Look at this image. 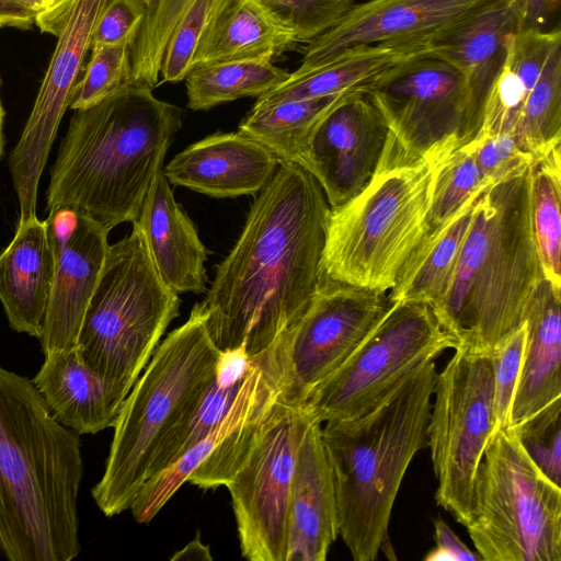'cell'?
Listing matches in <instances>:
<instances>
[{
	"instance_id": "cell-1",
	"label": "cell",
	"mask_w": 561,
	"mask_h": 561,
	"mask_svg": "<svg viewBox=\"0 0 561 561\" xmlns=\"http://www.w3.org/2000/svg\"><path fill=\"white\" fill-rule=\"evenodd\" d=\"M330 210L308 171L279 164L201 302L220 352L260 355L298 322L320 285Z\"/></svg>"
},
{
	"instance_id": "cell-2",
	"label": "cell",
	"mask_w": 561,
	"mask_h": 561,
	"mask_svg": "<svg viewBox=\"0 0 561 561\" xmlns=\"http://www.w3.org/2000/svg\"><path fill=\"white\" fill-rule=\"evenodd\" d=\"M80 435L28 379L0 365V552L10 561L79 556Z\"/></svg>"
},
{
	"instance_id": "cell-3",
	"label": "cell",
	"mask_w": 561,
	"mask_h": 561,
	"mask_svg": "<svg viewBox=\"0 0 561 561\" xmlns=\"http://www.w3.org/2000/svg\"><path fill=\"white\" fill-rule=\"evenodd\" d=\"M184 116L139 83L75 110L50 170L47 211L73 208L108 231L137 220Z\"/></svg>"
},
{
	"instance_id": "cell-4",
	"label": "cell",
	"mask_w": 561,
	"mask_h": 561,
	"mask_svg": "<svg viewBox=\"0 0 561 561\" xmlns=\"http://www.w3.org/2000/svg\"><path fill=\"white\" fill-rule=\"evenodd\" d=\"M437 373L435 359H428L366 412L327 421L321 428L337 534L355 561H373L380 550L394 554L391 512L410 462L427 446Z\"/></svg>"
},
{
	"instance_id": "cell-5",
	"label": "cell",
	"mask_w": 561,
	"mask_h": 561,
	"mask_svg": "<svg viewBox=\"0 0 561 561\" xmlns=\"http://www.w3.org/2000/svg\"><path fill=\"white\" fill-rule=\"evenodd\" d=\"M530 165L478 197L443 300L432 309L457 347L489 354L524 322L543 277L530 210ZM455 348V350H456Z\"/></svg>"
},
{
	"instance_id": "cell-6",
	"label": "cell",
	"mask_w": 561,
	"mask_h": 561,
	"mask_svg": "<svg viewBox=\"0 0 561 561\" xmlns=\"http://www.w3.org/2000/svg\"><path fill=\"white\" fill-rule=\"evenodd\" d=\"M221 352L199 304L157 346L115 422L105 469L91 490L106 517L130 508L168 432L194 408L214 379Z\"/></svg>"
},
{
	"instance_id": "cell-7",
	"label": "cell",
	"mask_w": 561,
	"mask_h": 561,
	"mask_svg": "<svg viewBox=\"0 0 561 561\" xmlns=\"http://www.w3.org/2000/svg\"><path fill=\"white\" fill-rule=\"evenodd\" d=\"M450 153L409 164L380 157L364 190L330 210L320 279L391 290L425 232L437 170Z\"/></svg>"
},
{
	"instance_id": "cell-8",
	"label": "cell",
	"mask_w": 561,
	"mask_h": 561,
	"mask_svg": "<svg viewBox=\"0 0 561 561\" xmlns=\"http://www.w3.org/2000/svg\"><path fill=\"white\" fill-rule=\"evenodd\" d=\"M110 244L76 348L82 362L129 390L150 360L181 299L159 275L137 220Z\"/></svg>"
},
{
	"instance_id": "cell-9",
	"label": "cell",
	"mask_w": 561,
	"mask_h": 561,
	"mask_svg": "<svg viewBox=\"0 0 561 561\" xmlns=\"http://www.w3.org/2000/svg\"><path fill=\"white\" fill-rule=\"evenodd\" d=\"M484 561H561V486L530 459L513 427L493 432L466 526Z\"/></svg>"
},
{
	"instance_id": "cell-10",
	"label": "cell",
	"mask_w": 561,
	"mask_h": 561,
	"mask_svg": "<svg viewBox=\"0 0 561 561\" xmlns=\"http://www.w3.org/2000/svg\"><path fill=\"white\" fill-rule=\"evenodd\" d=\"M456 347L457 340L440 325L430 305L391 302L348 358L304 404L320 423L356 416L421 364Z\"/></svg>"
},
{
	"instance_id": "cell-11",
	"label": "cell",
	"mask_w": 561,
	"mask_h": 561,
	"mask_svg": "<svg viewBox=\"0 0 561 561\" xmlns=\"http://www.w3.org/2000/svg\"><path fill=\"white\" fill-rule=\"evenodd\" d=\"M493 397L490 355L456 348L437 373L427 446L438 481L435 500L465 527L476 474L495 431Z\"/></svg>"
},
{
	"instance_id": "cell-12",
	"label": "cell",
	"mask_w": 561,
	"mask_h": 561,
	"mask_svg": "<svg viewBox=\"0 0 561 561\" xmlns=\"http://www.w3.org/2000/svg\"><path fill=\"white\" fill-rule=\"evenodd\" d=\"M311 420L304 403L278 400L257 442L226 485L241 554L250 561L286 560L291 479Z\"/></svg>"
},
{
	"instance_id": "cell-13",
	"label": "cell",
	"mask_w": 561,
	"mask_h": 561,
	"mask_svg": "<svg viewBox=\"0 0 561 561\" xmlns=\"http://www.w3.org/2000/svg\"><path fill=\"white\" fill-rule=\"evenodd\" d=\"M365 92L389 129L386 160L409 164L458 149L468 94L462 76L446 60L432 54L416 58Z\"/></svg>"
},
{
	"instance_id": "cell-14",
	"label": "cell",
	"mask_w": 561,
	"mask_h": 561,
	"mask_svg": "<svg viewBox=\"0 0 561 561\" xmlns=\"http://www.w3.org/2000/svg\"><path fill=\"white\" fill-rule=\"evenodd\" d=\"M390 306L388 293L320 279L305 313L273 345L280 366L278 400L302 404L348 358Z\"/></svg>"
},
{
	"instance_id": "cell-15",
	"label": "cell",
	"mask_w": 561,
	"mask_h": 561,
	"mask_svg": "<svg viewBox=\"0 0 561 561\" xmlns=\"http://www.w3.org/2000/svg\"><path fill=\"white\" fill-rule=\"evenodd\" d=\"M110 0H77L60 34L21 137L9 157L19 220L36 216L38 184L69 108L99 18Z\"/></svg>"
},
{
	"instance_id": "cell-16",
	"label": "cell",
	"mask_w": 561,
	"mask_h": 561,
	"mask_svg": "<svg viewBox=\"0 0 561 561\" xmlns=\"http://www.w3.org/2000/svg\"><path fill=\"white\" fill-rule=\"evenodd\" d=\"M46 224L55 268L39 339L44 354L76 346L110 245V231L80 210L50 209Z\"/></svg>"
},
{
	"instance_id": "cell-17",
	"label": "cell",
	"mask_w": 561,
	"mask_h": 561,
	"mask_svg": "<svg viewBox=\"0 0 561 561\" xmlns=\"http://www.w3.org/2000/svg\"><path fill=\"white\" fill-rule=\"evenodd\" d=\"M388 135L382 115L365 91L346 93L318 124L304 169L319 182L331 209L369 183Z\"/></svg>"
},
{
	"instance_id": "cell-18",
	"label": "cell",
	"mask_w": 561,
	"mask_h": 561,
	"mask_svg": "<svg viewBox=\"0 0 561 561\" xmlns=\"http://www.w3.org/2000/svg\"><path fill=\"white\" fill-rule=\"evenodd\" d=\"M491 0H368L355 3L331 28L308 43L300 66L316 68L344 50L396 41L431 39Z\"/></svg>"
},
{
	"instance_id": "cell-19",
	"label": "cell",
	"mask_w": 561,
	"mask_h": 561,
	"mask_svg": "<svg viewBox=\"0 0 561 561\" xmlns=\"http://www.w3.org/2000/svg\"><path fill=\"white\" fill-rule=\"evenodd\" d=\"M522 30L507 0H491L432 41L433 54L462 76L468 106L459 147L474 139L489 91L503 65L511 36Z\"/></svg>"
},
{
	"instance_id": "cell-20",
	"label": "cell",
	"mask_w": 561,
	"mask_h": 561,
	"mask_svg": "<svg viewBox=\"0 0 561 561\" xmlns=\"http://www.w3.org/2000/svg\"><path fill=\"white\" fill-rule=\"evenodd\" d=\"M279 164L270 150L249 136L216 133L178 153L162 172L173 185L227 198L259 194Z\"/></svg>"
},
{
	"instance_id": "cell-21",
	"label": "cell",
	"mask_w": 561,
	"mask_h": 561,
	"mask_svg": "<svg viewBox=\"0 0 561 561\" xmlns=\"http://www.w3.org/2000/svg\"><path fill=\"white\" fill-rule=\"evenodd\" d=\"M312 419L304 434L291 479L285 561H324L337 537L332 471Z\"/></svg>"
},
{
	"instance_id": "cell-22",
	"label": "cell",
	"mask_w": 561,
	"mask_h": 561,
	"mask_svg": "<svg viewBox=\"0 0 561 561\" xmlns=\"http://www.w3.org/2000/svg\"><path fill=\"white\" fill-rule=\"evenodd\" d=\"M44 356L32 381L54 417L78 435L113 427L130 390L87 366L76 346Z\"/></svg>"
},
{
	"instance_id": "cell-23",
	"label": "cell",
	"mask_w": 561,
	"mask_h": 561,
	"mask_svg": "<svg viewBox=\"0 0 561 561\" xmlns=\"http://www.w3.org/2000/svg\"><path fill=\"white\" fill-rule=\"evenodd\" d=\"M431 54V39L355 46L316 68L289 73L284 82L259 96L253 107L366 91L402 65Z\"/></svg>"
},
{
	"instance_id": "cell-24",
	"label": "cell",
	"mask_w": 561,
	"mask_h": 561,
	"mask_svg": "<svg viewBox=\"0 0 561 561\" xmlns=\"http://www.w3.org/2000/svg\"><path fill=\"white\" fill-rule=\"evenodd\" d=\"M137 222L163 282L178 294L206 293L207 250L162 170L149 188Z\"/></svg>"
},
{
	"instance_id": "cell-25",
	"label": "cell",
	"mask_w": 561,
	"mask_h": 561,
	"mask_svg": "<svg viewBox=\"0 0 561 561\" xmlns=\"http://www.w3.org/2000/svg\"><path fill=\"white\" fill-rule=\"evenodd\" d=\"M55 268L46 220L18 221L0 253V301L10 328L41 339Z\"/></svg>"
},
{
	"instance_id": "cell-26",
	"label": "cell",
	"mask_w": 561,
	"mask_h": 561,
	"mask_svg": "<svg viewBox=\"0 0 561 561\" xmlns=\"http://www.w3.org/2000/svg\"><path fill=\"white\" fill-rule=\"evenodd\" d=\"M526 341L508 427L561 398V291L542 277L527 301Z\"/></svg>"
},
{
	"instance_id": "cell-27",
	"label": "cell",
	"mask_w": 561,
	"mask_h": 561,
	"mask_svg": "<svg viewBox=\"0 0 561 561\" xmlns=\"http://www.w3.org/2000/svg\"><path fill=\"white\" fill-rule=\"evenodd\" d=\"M298 45L259 0H211L194 66L257 60L272 61Z\"/></svg>"
},
{
	"instance_id": "cell-28",
	"label": "cell",
	"mask_w": 561,
	"mask_h": 561,
	"mask_svg": "<svg viewBox=\"0 0 561 561\" xmlns=\"http://www.w3.org/2000/svg\"><path fill=\"white\" fill-rule=\"evenodd\" d=\"M491 183L494 182H483L445 224L422 236L404 262L396 285L388 291L390 302L422 301L434 309L443 300L470 227L476 202Z\"/></svg>"
},
{
	"instance_id": "cell-29",
	"label": "cell",
	"mask_w": 561,
	"mask_h": 561,
	"mask_svg": "<svg viewBox=\"0 0 561 561\" xmlns=\"http://www.w3.org/2000/svg\"><path fill=\"white\" fill-rule=\"evenodd\" d=\"M560 41L559 27L551 31L523 28L511 36L505 59L486 96L482 124L476 137L513 136L525 101L553 45Z\"/></svg>"
},
{
	"instance_id": "cell-30",
	"label": "cell",
	"mask_w": 561,
	"mask_h": 561,
	"mask_svg": "<svg viewBox=\"0 0 561 561\" xmlns=\"http://www.w3.org/2000/svg\"><path fill=\"white\" fill-rule=\"evenodd\" d=\"M251 365V357L242 348L221 352L214 379L194 408L164 436L150 463L147 480L219 425L238 399Z\"/></svg>"
},
{
	"instance_id": "cell-31",
	"label": "cell",
	"mask_w": 561,
	"mask_h": 561,
	"mask_svg": "<svg viewBox=\"0 0 561 561\" xmlns=\"http://www.w3.org/2000/svg\"><path fill=\"white\" fill-rule=\"evenodd\" d=\"M345 94L252 107L239 124L238 131L264 146L280 163L304 168L316 127Z\"/></svg>"
},
{
	"instance_id": "cell-32",
	"label": "cell",
	"mask_w": 561,
	"mask_h": 561,
	"mask_svg": "<svg viewBox=\"0 0 561 561\" xmlns=\"http://www.w3.org/2000/svg\"><path fill=\"white\" fill-rule=\"evenodd\" d=\"M288 77L289 72L272 61L240 60L194 66L185 78L187 106L193 111H207L241 98H259Z\"/></svg>"
},
{
	"instance_id": "cell-33",
	"label": "cell",
	"mask_w": 561,
	"mask_h": 561,
	"mask_svg": "<svg viewBox=\"0 0 561 561\" xmlns=\"http://www.w3.org/2000/svg\"><path fill=\"white\" fill-rule=\"evenodd\" d=\"M561 150L530 164V210L543 277L561 291Z\"/></svg>"
},
{
	"instance_id": "cell-34",
	"label": "cell",
	"mask_w": 561,
	"mask_h": 561,
	"mask_svg": "<svg viewBox=\"0 0 561 561\" xmlns=\"http://www.w3.org/2000/svg\"><path fill=\"white\" fill-rule=\"evenodd\" d=\"M513 137L534 160L561 145V41L553 45L526 99Z\"/></svg>"
},
{
	"instance_id": "cell-35",
	"label": "cell",
	"mask_w": 561,
	"mask_h": 561,
	"mask_svg": "<svg viewBox=\"0 0 561 561\" xmlns=\"http://www.w3.org/2000/svg\"><path fill=\"white\" fill-rule=\"evenodd\" d=\"M193 0H153L131 46V83L154 88L168 39Z\"/></svg>"
},
{
	"instance_id": "cell-36",
	"label": "cell",
	"mask_w": 561,
	"mask_h": 561,
	"mask_svg": "<svg viewBox=\"0 0 561 561\" xmlns=\"http://www.w3.org/2000/svg\"><path fill=\"white\" fill-rule=\"evenodd\" d=\"M131 46L125 43L91 48L84 72L72 88L69 108H88L131 84Z\"/></svg>"
},
{
	"instance_id": "cell-37",
	"label": "cell",
	"mask_w": 561,
	"mask_h": 561,
	"mask_svg": "<svg viewBox=\"0 0 561 561\" xmlns=\"http://www.w3.org/2000/svg\"><path fill=\"white\" fill-rule=\"evenodd\" d=\"M483 182L468 147L450 153L437 170L424 233L445 224Z\"/></svg>"
},
{
	"instance_id": "cell-38",
	"label": "cell",
	"mask_w": 561,
	"mask_h": 561,
	"mask_svg": "<svg viewBox=\"0 0 561 561\" xmlns=\"http://www.w3.org/2000/svg\"><path fill=\"white\" fill-rule=\"evenodd\" d=\"M295 36L308 44L331 28L355 0H259Z\"/></svg>"
},
{
	"instance_id": "cell-39",
	"label": "cell",
	"mask_w": 561,
	"mask_h": 561,
	"mask_svg": "<svg viewBox=\"0 0 561 561\" xmlns=\"http://www.w3.org/2000/svg\"><path fill=\"white\" fill-rule=\"evenodd\" d=\"M513 428L530 459L561 486V398Z\"/></svg>"
},
{
	"instance_id": "cell-40",
	"label": "cell",
	"mask_w": 561,
	"mask_h": 561,
	"mask_svg": "<svg viewBox=\"0 0 561 561\" xmlns=\"http://www.w3.org/2000/svg\"><path fill=\"white\" fill-rule=\"evenodd\" d=\"M211 0H193L174 26L165 45L160 73L165 82L185 80L193 67Z\"/></svg>"
},
{
	"instance_id": "cell-41",
	"label": "cell",
	"mask_w": 561,
	"mask_h": 561,
	"mask_svg": "<svg viewBox=\"0 0 561 561\" xmlns=\"http://www.w3.org/2000/svg\"><path fill=\"white\" fill-rule=\"evenodd\" d=\"M526 322L503 337L489 353L493 368L495 431L508 427L514 393L520 374Z\"/></svg>"
},
{
	"instance_id": "cell-42",
	"label": "cell",
	"mask_w": 561,
	"mask_h": 561,
	"mask_svg": "<svg viewBox=\"0 0 561 561\" xmlns=\"http://www.w3.org/2000/svg\"><path fill=\"white\" fill-rule=\"evenodd\" d=\"M466 147L472 151L482 181L496 182L513 176L534 161L519 149L512 135L476 137Z\"/></svg>"
},
{
	"instance_id": "cell-43",
	"label": "cell",
	"mask_w": 561,
	"mask_h": 561,
	"mask_svg": "<svg viewBox=\"0 0 561 561\" xmlns=\"http://www.w3.org/2000/svg\"><path fill=\"white\" fill-rule=\"evenodd\" d=\"M146 12L139 0H110L96 23L91 48L134 44Z\"/></svg>"
},
{
	"instance_id": "cell-44",
	"label": "cell",
	"mask_w": 561,
	"mask_h": 561,
	"mask_svg": "<svg viewBox=\"0 0 561 561\" xmlns=\"http://www.w3.org/2000/svg\"><path fill=\"white\" fill-rule=\"evenodd\" d=\"M43 33L58 36L77 0H16Z\"/></svg>"
},
{
	"instance_id": "cell-45",
	"label": "cell",
	"mask_w": 561,
	"mask_h": 561,
	"mask_svg": "<svg viewBox=\"0 0 561 561\" xmlns=\"http://www.w3.org/2000/svg\"><path fill=\"white\" fill-rule=\"evenodd\" d=\"M434 539L435 547L424 557L426 561H481L479 554L471 551L440 516L434 518Z\"/></svg>"
},
{
	"instance_id": "cell-46",
	"label": "cell",
	"mask_w": 561,
	"mask_h": 561,
	"mask_svg": "<svg viewBox=\"0 0 561 561\" xmlns=\"http://www.w3.org/2000/svg\"><path fill=\"white\" fill-rule=\"evenodd\" d=\"M516 10L523 28L543 30L559 11L561 0H507Z\"/></svg>"
},
{
	"instance_id": "cell-47",
	"label": "cell",
	"mask_w": 561,
	"mask_h": 561,
	"mask_svg": "<svg viewBox=\"0 0 561 561\" xmlns=\"http://www.w3.org/2000/svg\"><path fill=\"white\" fill-rule=\"evenodd\" d=\"M32 24V14L16 0H0V27L28 28Z\"/></svg>"
},
{
	"instance_id": "cell-48",
	"label": "cell",
	"mask_w": 561,
	"mask_h": 561,
	"mask_svg": "<svg viewBox=\"0 0 561 561\" xmlns=\"http://www.w3.org/2000/svg\"><path fill=\"white\" fill-rule=\"evenodd\" d=\"M171 560H213V557L210 556L209 547L201 541V537L197 534L183 549L175 552Z\"/></svg>"
},
{
	"instance_id": "cell-49",
	"label": "cell",
	"mask_w": 561,
	"mask_h": 561,
	"mask_svg": "<svg viewBox=\"0 0 561 561\" xmlns=\"http://www.w3.org/2000/svg\"><path fill=\"white\" fill-rule=\"evenodd\" d=\"M3 119H4V110H3L1 98H0V157H1L2 152H3V146H4Z\"/></svg>"
},
{
	"instance_id": "cell-50",
	"label": "cell",
	"mask_w": 561,
	"mask_h": 561,
	"mask_svg": "<svg viewBox=\"0 0 561 561\" xmlns=\"http://www.w3.org/2000/svg\"><path fill=\"white\" fill-rule=\"evenodd\" d=\"M141 3H144L147 9L150 7V4L152 3L153 0H139Z\"/></svg>"
},
{
	"instance_id": "cell-51",
	"label": "cell",
	"mask_w": 561,
	"mask_h": 561,
	"mask_svg": "<svg viewBox=\"0 0 561 561\" xmlns=\"http://www.w3.org/2000/svg\"><path fill=\"white\" fill-rule=\"evenodd\" d=\"M1 28V27H0Z\"/></svg>"
}]
</instances>
